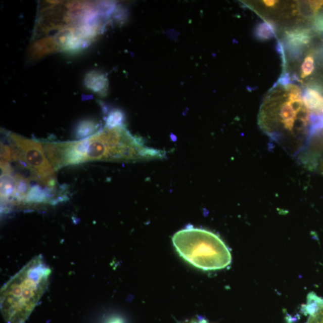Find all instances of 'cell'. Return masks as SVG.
I'll list each match as a JSON object with an SVG mask.
<instances>
[{
	"label": "cell",
	"instance_id": "obj_1",
	"mask_svg": "<svg viewBox=\"0 0 323 323\" xmlns=\"http://www.w3.org/2000/svg\"><path fill=\"white\" fill-rule=\"evenodd\" d=\"M302 88L279 80L264 98L258 115L262 131L297 158L323 129V110L311 103Z\"/></svg>",
	"mask_w": 323,
	"mask_h": 323
},
{
	"label": "cell",
	"instance_id": "obj_2",
	"mask_svg": "<svg viewBox=\"0 0 323 323\" xmlns=\"http://www.w3.org/2000/svg\"><path fill=\"white\" fill-rule=\"evenodd\" d=\"M51 270L41 255L34 257L2 287L1 311L6 323H25L50 283Z\"/></svg>",
	"mask_w": 323,
	"mask_h": 323
},
{
	"label": "cell",
	"instance_id": "obj_3",
	"mask_svg": "<svg viewBox=\"0 0 323 323\" xmlns=\"http://www.w3.org/2000/svg\"><path fill=\"white\" fill-rule=\"evenodd\" d=\"M172 243L182 259L199 269H222L232 262L226 245L216 234L206 229L185 228L174 234Z\"/></svg>",
	"mask_w": 323,
	"mask_h": 323
},
{
	"label": "cell",
	"instance_id": "obj_4",
	"mask_svg": "<svg viewBox=\"0 0 323 323\" xmlns=\"http://www.w3.org/2000/svg\"><path fill=\"white\" fill-rule=\"evenodd\" d=\"M278 32L313 29L315 19L323 12V1L244 2Z\"/></svg>",
	"mask_w": 323,
	"mask_h": 323
},
{
	"label": "cell",
	"instance_id": "obj_5",
	"mask_svg": "<svg viewBox=\"0 0 323 323\" xmlns=\"http://www.w3.org/2000/svg\"><path fill=\"white\" fill-rule=\"evenodd\" d=\"M12 146L20 156V164L31 172L32 177L45 186L56 184L55 169L40 142L16 135H11Z\"/></svg>",
	"mask_w": 323,
	"mask_h": 323
},
{
	"label": "cell",
	"instance_id": "obj_6",
	"mask_svg": "<svg viewBox=\"0 0 323 323\" xmlns=\"http://www.w3.org/2000/svg\"><path fill=\"white\" fill-rule=\"evenodd\" d=\"M298 159L306 168L323 176V129L314 136Z\"/></svg>",
	"mask_w": 323,
	"mask_h": 323
},
{
	"label": "cell",
	"instance_id": "obj_7",
	"mask_svg": "<svg viewBox=\"0 0 323 323\" xmlns=\"http://www.w3.org/2000/svg\"><path fill=\"white\" fill-rule=\"evenodd\" d=\"M303 311L309 315L306 323H323V299L314 293L308 296L307 302L303 307Z\"/></svg>",
	"mask_w": 323,
	"mask_h": 323
},
{
	"label": "cell",
	"instance_id": "obj_8",
	"mask_svg": "<svg viewBox=\"0 0 323 323\" xmlns=\"http://www.w3.org/2000/svg\"><path fill=\"white\" fill-rule=\"evenodd\" d=\"M2 199L8 201L10 198H14L15 193L16 183L15 178L11 174H2L1 177Z\"/></svg>",
	"mask_w": 323,
	"mask_h": 323
},
{
	"label": "cell",
	"instance_id": "obj_9",
	"mask_svg": "<svg viewBox=\"0 0 323 323\" xmlns=\"http://www.w3.org/2000/svg\"><path fill=\"white\" fill-rule=\"evenodd\" d=\"M98 124L90 120L84 121L80 123L76 130V137L78 139L86 138L96 131L98 129Z\"/></svg>",
	"mask_w": 323,
	"mask_h": 323
},
{
	"label": "cell",
	"instance_id": "obj_10",
	"mask_svg": "<svg viewBox=\"0 0 323 323\" xmlns=\"http://www.w3.org/2000/svg\"><path fill=\"white\" fill-rule=\"evenodd\" d=\"M87 84L94 90L100 91L107 85V79L103 75L94 73L88 76Z\"/></svg>",
	"mask_w": 323,
	"mask_h": 323
},
{
	"label": "cell",
	"instance_id": "obj_11",
	"mask_svg": "<svg viewBox=\"0 0 323 323\" xmlns=\"http://www.w3.org/2000/svg\"><path fill=\"white\" fill-rule=\"evenodd\" d=\"M123 118V115L121 112L119 110L114 111L108 117L106 126L113 128V127L122 125Z\"/></svg>",
	"mask_w": 323,
	"mask_h": 323
},
{
	"label": "cell",
	"instance_id": "obj_12",
	"mask_svg": "<svg viewBox=\"0 0 323 323\" xmlns=\"http://www.w3.org/2000/svg\"><path fill=\"white\" fill-rule=\"evenodd\" d=\"M107 323H123V321L121 318L115 317L109 319Z\"/></svg>",
	"mask_w": 323,
	"mask_h": 323
}]
</instances>
